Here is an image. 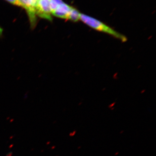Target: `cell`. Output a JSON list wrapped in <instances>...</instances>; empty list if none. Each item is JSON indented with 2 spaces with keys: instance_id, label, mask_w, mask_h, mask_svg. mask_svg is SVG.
I'll use <instances>...</instances> for the list:
<instances>
[{
  "instance_id": "8",
  "label": "cell",
  "mask_w": 156,
  "mask_h": 156,
  "mask_svg": "<svg viewBox=\"0 0 156 156\" xmlns=\"http://www.w3.org/2000/svg\"><path fill=\"white\" fill-rule=\"evenodd\" d=\"M12 154H13V151H10L8 153L6 154V156H12Z\"/></svg>"
},
{
  "instance_id": "4",
  "label": "cell",
  "mask_w": 156,
  "mask_h": 156,
  "mask_svg": "<svg viewBox=\"0 0 156 156\" xmlns=\"http://www.w3.org/2000/svg\"><path fill=\"white\" fill-rule=\"evenodd\" d=\"M73 8V7L64 2L58 6L52 12V15L58 18L68 20L70 12Z\"/></svg>"
},
{
  "instance_id": "7",
  "label": "cell",
  "mask_w": 156,
  "mask_h": 156,
  "mask_svg": "<svg viewBox=\"0 0 156 156\" xmlns=\"http://www.w3.org/2000/svg\"><path fill=\"white\" fill-rule=\"evenodd\" d=\"M5 1H7L8 2L14 5L22 7L21 4L19 0H5Z\"/></svg>"
},
{
  "instance_id": "6",
  "label": "cell",
  "mask_w": 156,
  "mask_h": 156,
  "mask_svg": "<svg viewBox=\"0 0 156 156\" xmlns=\"http://www.w3.org/2000/svg\"><path fill=\"white\" fill-rule=\"evenodd\" d=\"M50 2L52 12L55 10L58 6L64 3L62 0H50Z\"/></svg>"
},
{
  "instance_id": "5",
  "label": "cell",
  "mask_w": 156,
  "mask_h": 156,
  "mask_svg": "<svg viewBox=\"0 0 156 156\" xmlns=\"http://www.w3.org/2000/svg\"><path fill=\"white\" fill-rule=\"evenodd\" d=\"M81 13L75 8H73L70 12L68 19L73 22H77L80 20Z\"/></svg>"
},
{
  "instance_id": "2",
  "label": "cell",
  "mask_w": 156,
  "mask_h": 156,
  "mask_svg": "<svg viewBox=\"0 0 156 156\" xmlns=\"http://www.w3.org/2000/svg\"><path fill=\"white\" fill-rule=\"evenodd\" d=\"M27 13L30 23L31 27L33 29L35 27L37 23V16L36 9L39 0H19Z\"/></svg>"
},
{
  "instance_id": "9",
  "label": "cell",
  "mask_w": 156,
  "mask_h": 156,
  "mask_svg": "<svg viewBox=\"0 0 156 156\" xmlns=\"http://www.w3.org/2000/svg\"><path fill=\"white\" fill-rule=\"evenodd\" d=\"M3 29L0 27V37L2 36L3 35Z\"/></svg>"
},
{
  "instance_id": "1",
  "label": "cell",
  "mask_w": 156,
  "mask_h": 156,
  "mask_svg": "<svg viewBox=\"0 0 156 156\" xmlns=\"http://www.w3.org/2000/svg\"><path fill=\"white\" fill-rule=\"evenodd\" d=\"M80 20L95 30L108 34L122 42H126L127 41V37L125 36L118 32L101 21L90 16L81 13Z\"/></svg>"
},
{
  "instance_id": "3",
  "label": "cell",
  "mask_w": 156,
  "mask_h": 156,
  "mask_svg": "<svg viewBox=\"0 0 156 156\" xmlns=\"http://www.w3.org/2000/svg\"><path fill=\"white\" fill-rule=\"evenodd\" d=\"M36 13L37 17L52 21L53 18L50 0H39L37 5Z\"/></svg>"
}]
</instances>
